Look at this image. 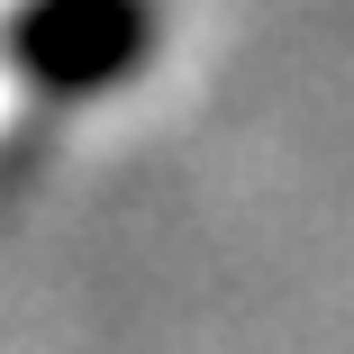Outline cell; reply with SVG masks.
<instances>
[{
  "label": "cell",
  "instance_id": "6da1fadb",
  "mask_svg": "<svg viewBox=\"0 0 354 354\" xmlns=\"http://www.w3.org/2000/svg\"><path fill=\"white\" fill-rule=\"evenodd\" d=\"M155 37H164L155 0H19V19L0 28V55L28 91L91 100V91H118L155 55Z\"/></svg>",
  "mask_w": 354,
  "mask_h": 354
}]
</instances>
